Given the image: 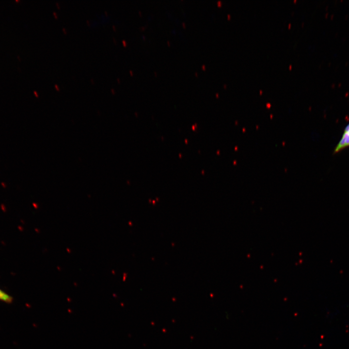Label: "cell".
Returning a JSON list of instances; mask_svg holds the SVG:
<instances>
[{"mask_svg":"<svg viewBox=\"0 0 349 349\" xmlns=\"http://www.w3.org/2000/svg\"><path fill=\"white\" fill-rule=\"evenodd\" d=\"M349 147V123L345 127L342 137L335 146L333 153L336 154Z\"/></svg>","mask_w":349,"mask_h":349,"instance_id":"1","label":"cell"},{"mask_svg":"<svg viewBox=\"0 0 349 349\" xmlns=\"http://www.w3.org/2000/svg\"><path fill=\"white\" fill-rule=\"evenodd\" d=\"M0 301L6 303H11L13 302V298L9 294L0 289Z\"/></svg>","mask_w":349,"mask_h":349,"instance_id":"2","label":"cell"}]
</instances>
